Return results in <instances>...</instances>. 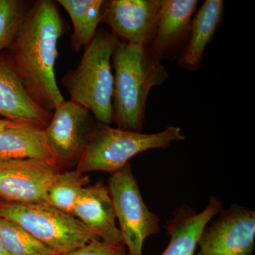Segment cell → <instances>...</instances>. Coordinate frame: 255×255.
<instances>
[{
  "instance_id": "obj_1",
  "label": "cell",
  "mask_w": 255,
  "mask_h": 255,
  "mask_svg": "<svg viewBox=\"0 0 255 255\" xmlns=\"http://www.w3.org/2000/svg\"><path fill=\"white\" fill-rule=\"evenodd\" d=\"M67 31L56 1H32L8 58L33 100L53 112L65 100L57 85L55 65L60 38Z\"/></svg>"
},
{
  "instance_id": "obj_2",
  "label": "cell",
  "mask_w": 255,
  "mask_h": 255,
  "mask_svg": "<svg viewBox=\"0 0 255 255\" xmlns=\"http://www.w3.org/2000/svg\"><path fill=\"white\" fill-rule=\"evenodd\" d=\"M112 60L114 70L113 122L117 128L140 133L151 89L162 85L169 78L168 73L150 47L119 39Z\"/></svg>"
},
{
  "instance_id": "obj_3",
  "label": "cell",
  "mask_w": 255,
  "mask_h": 255,
  "mask_svg": "<svg viewBox=\"0 0 255 255\" xmlns=\"http://www.w3.org/2000/svg\"><path fill=\"white\" fill-rule=\"evenodd\" d=\"M117 41L112 32L104 28L97 30L85 47L78 66L62 79L70 100L90 111L96 122L109 126L113 123L111 60Z\"/></svg>"
},
{
  "instance_id": "obj_4",
  "label": "cell",
  "mask_w": 255,
  "mask_h": 255,
  "mask_svg": "<svg viewBox=\"0 0 255 255\" xmlns=\"http://www.w3.org/2000/svg\"><path fill=\"white\" fill-rule=\"evenodd\" d=\"M180 128L170 126L157 133L143 134L114 128L96 122L86 147L75 169L87 173L112 174L123 168L129 160L152 149H167L174 141L184 140Z\"/></svg>"
},
{
  "instance_id": "obj_5",
  "label": "cell",
  "mask_w": 255,
  "mask_h": 255,
  "mask_svg": "<svg viewBox=\"0 0 255 255\" xmlns=\"http://www.w3.org/2000/svg\"><path fill=\"white\" fill-rule=\"evenodd\" d=\"M0 218L17 223L56 255L67 254L98 238L73 215L46 202L0 200Z\"/></svg>"
},
{
  "instance_id": "obj_6",
  "label": "cell",
  "mask_w": 255,
  "mask_h": 255,
  "mask_svg": "<svg viewBox=\"0 0 255 255\" xmlns=\"http://www.w3.org/2000/svg\"><path fill=\"white\" fill-rule=\"evenodd\" d=\"M107 187L128 255H142L145 240L160 231L159 218L144 202L129 162L110 174Z\"/></svg>"
},
{
  "instance_id": "obj_7",
  "label": "cell",
  "mask_w": 255,
  "mask_h": 255,
  "mask_svg": "<svg viewBox=\"0 0 255 255\" xmlns=\"http://www.w3.org/2000/svg\"><path fill=\"white\" fill-rule=\"evenodd\" d=\"M95 124L91 112L71 100H65L57 106L44 132L60 170L63 167H76Z\"/></svg>"
},
{
  "instance_id": "obj_8",
  "label": "cell",
  "mask_w": 255,
  "mask_h": 255,
  "mask_svg": "<svg viewBox=\"0 0 255 255\" xmlns=\"http://www.w3.org/2000/svg\"><path fill=\"white\" fill-rule=\"evenodd\" d=\"M255 243V211L232 204L204 228L196 255H253Z\"/></svg>"
},
{
  "instance_id": "obj_9",
  "label": "cell",
  "mask_w": 255,
  "mask_h": 255,
  "mask_svg": "<svg viewBox=\"0 0 255 255\" xmlns=\"http://www.w3.org/2000/svg\"><path fill=\"white\" fill-rule=\"evenodd\" d=\"M161 0L105 1L101 22L120 41L150 47L157 32Z\"/></svg>"
},
{
  "instance_id": "obj_10",
  "label": "cell",
  "mask_w": 255,
  "mask_h": 255,
  "mask_svg": "<svg viewBox=\"0 0 255 255\" xmlns=\"http://www.w3.org/2000/svg\"><path fill=\"white\" fill-rule=\"evenodd\" d=\"M60 171L55 164L35 159L0 161V200L46 202L48 188Z\"/></svg>"
},
{
  "instance_id": "obj_11",
  "label": "cell",
  "mask_w": 255,
  "mask_h": 255,
  "mask_svg": "<svg viewBox=\"0 0 255 255\" xmlns=\"http://www.w3.org/2000/svg\"><path fill=\"white\" fill-rule=\"evenodd\" d=\"M197 0H161L158 24L151 52L162 60H176L182 54L190 35Z\"/></svg>"
},
{
  "instance_id": "obj_12",
  "label": "cell",
  "mask_w": 255,
  "mask_h": 255,
  "mask_svg": "<svg viewBox=\"0 0 255 255\" xmlns=\"http://www.w3.org/2000/svg\"><path fill=\"white\" fill-rule=\"evenodd\" d=\"M0 116L43 128L53 117V112L37 104L26 91L8 56L0 57Z\"/></svg>"
},
{
  "instance_id": "obj_13",
  "label": "cell",
  "mask_w": 255,
  "mask_h": 255,
  "mask_svg": "<svg viewBox=\"0 0 255 255\" xmlns=\"http://www.w3.org/2000/svg\"><path fill=\"white\" fill-rule=\"evenodd\" d=\"M73 215L101 241L113 245L124 244L116 222L110 191L102 181L93 185L89 184L82 190Z\"/></svg>"
},
{
  "instance_id": "obj_14",
  "label": "cell",
  "mask_w": 255,
  "mask_h": 255,
  "mask_svg": "<svg viewBox=\"0 0 255 255\" xmlns=\"http://www.w3.org/2000/svg\"><path fill=\"white\" fill-rule=\"evenodd\" d=\"M222 210V203L215 196L201 212L187 205L177 208L164 226L170 240L161 255H195L203 230Z\"/></svg>"
},
{
  "instance_id": "obj_15",
  "label": "cell",
  "mask_w": 255,
  "mask_h": 255,
  "mask_svg": "<svg viewBox=\"0 0 255 255\" xmlns=\"http://www.w3.org/2000/svg\"><path fill=\"white\" fill-rule=\"evenodd\" d=\"M35 159L55 164L44 128L36 124L11 122L0 132V161Z\"/></svg>"
},
{
  "instance_id": "obj_16",
  "label": "cell",
  "mask_w": 255,
  "mask_h": 255,
  "mask_svg": "<svg viewBox=\"0 0 255 255\" xmlns=\"http://www.w3.org/2000/svg\"><path fill=\"white\" fill-rule=\"evenodd\" d=\"M224 1L206 0L191 21L189 41L178 58L181 68L196 71L201 68L206 46L222 22Z\"/></svg>"
},
{
  "instance_id": "obj_17",
  "label": "cell",
  "mask_w": 255,
  "mask_h": 255,
  "mask_svg": "<svg viewBox=\"0 0 255 255\" xmlns=\"http://www.w3.org/2000/svg\"><path fill=\"white\" fill-rule=\"evenodd\" d=\"M71 18L73 32L70 46L75 53L92 41L101 22L104 0H57Z\"/></svg>"
},
{
  "instance_id": "obj_18",
  "label": "cell",
  "mask_w": 255,
  "mask_h": 255,
  "mask_svg": "<svg viewBox=\"0 0 255 255\" xmlns=\"http://www.w3.org/2000/svg\"><path fill=\"white\" fill-rule=\"evenodd\" d=\"M89 183L88 176L76 169L60 171L48 188L46 203L73 215L82 190L89 185Z\"/></svg>"
},
{
  "instance_id": "obj_19",
  "label": "cell",
  "mask_w": 255,
  "mask_h": 255,
  "mask_svg": "<svg viewBox=\"0 0 255 255\" xmlns=\"http://www.w3.org/2000/svg\"><path fill=\"white\" fill-rule=\"evenodd\" d=\"M0 238L8 255H56L24 228L4 218H0Z\"/></svg>"
},
{
  "instance_id": "obj_20",
  "label": "cell",
  "mask_w": 255,
  "mask_h": 255,
  "mask_svg": "<svg viewBox=\"0 0 255 255\" xmlns=\"http://www.w3.org/2000/svg\"><path fill=\"white\" fill-rule=\"evenodd\" d=\"M32 1L0 0V51L9 49L26 18Z\"/></svg>"
},
{
  "instance_id": "obj_21",
  "label": "cell",
  "mask_w": 255,
  "mask_h": 255,
  "mask_svg": "<svg viewBox=\"0 0 255 255\" xmlns=\"http://www.w3.org/2000/svg\"><path fill=\"white\" fill-rule=\"evenodd\" d=\"M63 255H128V253L124 244H110L96 238L82 248Z\"/></svg>"
},
{
  "instance_id": "obj_22",
  "label": "cell",
  "mask_w": 255,
  "mask_h": 255,
  "mask_svg": "<svg viewBox=\"0 0 255 255\" xmlns=\"http://www.w3.org/2000/svg\"><path fill=\"white\" fill-rule=\"evenodd\" d=\"M11 122L12 121L8 120V119H0V132L4 130L6 127H9Z\"/></svg>"
},
{
  "instance_id": "obj_23",
  "label": "cell",
  "mask_w": 255,
  "mask_h": 255,
  "mask_svg": "<svg viewBox=\"0 0 255 255\" xmlns=\"http://www.w3.org/2000/svg\"><path fill=\"white\" fill-rule=\"evenodd\" d=\"M0 255H8L6 250H5L4 246V245H3L1 238H0Z\"/></svg>"
}]
</instances>
